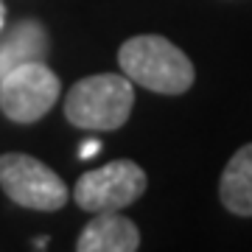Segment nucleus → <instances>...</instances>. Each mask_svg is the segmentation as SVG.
<instances>
[{"label":"nucleus","instance_id":"6","mask_svg":"<svg viewBox=\"0 0 252 252\" xmlns=\"http://www.w3.org/2000/svg\"><path fill=\"white\" fill-rule=\"evenodd\" d=\"M140 247V230L132 219L121 216V210L112 213H95L81 230L76 250L79 252H135Z\"/></svg>","mask_w":252,"mask_h":252},{"label":"nucleus","instance_id":"3","mask_svg":"<svg viewBox=\"0 0 252 252\" xmlns=\"http://www.w3.org/2000/svg\"><path fill=\"white\" fill-rule=\"evenodd\" d=\"M0 188L14 205L42 213L64 207L70 196L59 174L51 171L36 157L20 152H9L0 157Z\"/></svg>","mask_w":252,"mask_h":252},{"label":"nucleus","instance_id":"11","mask_svg":"<svg viewBox=\"0 0 252 252\" xmlns=\"http://www.w3.org/2000/svg\"><path fill=\"white\" fill-rule=\"evenodd\" d=\"M3 23H6V9H3V3H0V28H3Z\"/></svg>","mask_w":252,"mask_h":252},{"label":"nucleus","instance_id":"7","mask_svg":"<svg viewBox=\"0 0 252 252\" xmlns=\"http://www.w3.org/2000/svg\"><path fill=\"white\" fill-rule=\"evenodd\" d=\"M45 54H48V34L42 23H36V20L17 23L6 34V39L0 42V79L20 64L42 62Z\"/></svg>","mask_w":252,"mask_h":252},{"label":"nucleus","instance_id":"4","mask_svg":"<svg viewBox=\"0 0 252 252\" xmlns=\"http://www.w3.org/2000/svg\"><path fill=\"white\" fill-rule=\"evenodd\" d=\"M59 76L42 62L14 67L0 79V109L14 124H34L59 98Z\"/></svg>","mask_w":252,"mask_h":252},{"label":"nucleus","instance_id":"2","mask_svg":"<svg viewBox=\"0 0 252 252\" xmlns=\"http://www.w3.org/2000/svg\"><path fill=\"white\" fill-rule=\"evenodd\" d=\"M135 107V87L129 76L98 73L76 81L64 98V118L79 129L112 132L129 121Z\"/></svg>","mask_w":252,"mask_h":252},{"label":"nucleus","instance_id":"1","mask_svg":"<svg viewBox=\"0 0 252 252\" xmlns=\"http://www.w3.org/2000/svg\"><path fill=\"white\" fill-rule=\"evenodd\" d=\"M118 62L132 84H140L152 93L180 95L193 84V64L180 48L165 36L140 34L126 39L118 51Z\"/></svg>","mask_w":252,"mask_h":252},{"label":"nucleus","instance_id":"9","mask_svg":"<svg viewBox=\"0 0 252 252\" xmlns=\"http://www.w3.org/2000/svg\"><path fill=\"white\" fill-rule=\"evenodd\" d=\"M98 152H101L98 140H84V143H81V149H79V157H81V160H90V157H95Z\"/></svg>","mask_w":252,"mask_h":252},{"label":"nucleus","instance_id":"5","mask_svg":"<svg viewBox=\"0 0 252 252\" xmlns=\"http://www.w3.org/2000/svg\"><path fill=\"white\" fill-rule=\"evenodd\" d=\"M146 190V171L132 160H112L95 171L81 174L73 188L76 205L90 213L124 210Z\"/></svg>","mask_w":252,"mask_h":252},{"label":"nucleus","instance_id":"10","mask_svg":"<svg viewBox=\"0 0 252 252\" xmlns=\"http://www.w3.org/2000/svg\"><path fill=\"white\" fill-rule=\"evenodd\" d=\"M48 241H51L48 235H39V238H36V244H34V247H36V250H45V244H48Z\"/></svg>","mask_w":252,"mask_h":252},{"label":"nucleus","instance_id":"8","mask_svg":"<svg viewBox=\"0 0 252 252\" xmlns=\"http://www.w3.org/2000/svg\"><path fill=\"white\" fill-rule=\"evenodd\" d=\"M219 196L230 213L252 216V143L241 146L230 157L219 182Z\"/></svg>","mask_w":252,"mask_h":252}]
</instances>
